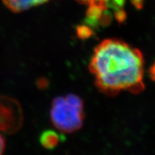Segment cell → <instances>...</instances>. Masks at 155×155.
<instances>
[{
  "instance_id": "1",
  "label": "cell",
  "mask_w": 155,
  "mask_h": 155,
  "mask_svg": "<svg viewBox=\"0 0 155 155\" xmlns=\"http://www.w3.org/2000/svg\"><path fill=\"white\" fill-rule=\"evenodd\" d=\"M144 66L140 50L119 39L109 38L94 48L89 70L98 90L114 96L123 91L134 94L144 91Z\"/></svg>"
},
{
  "instance_id": "2",
  "label": "cell",
  "mask_w": 155,
  "mask_h": 155,
  "mask_svg": "<svg viewBox=\"0 0 155 155\" xmlns=\"http://www.w3.org/2000/svg\"><path fill=\"white\" fill-rule=\"evenodd\" d=\"M51 121L61 133H73L83 127L84 104L80 96L69 94L54 98L50 108Z\"/></svg>"
},
{
  "instance_id": "3",
  "label": "cell",
  "mask_w": 155,
  "mask_h": 155,
  "mask_svg": "<svg viewBox=\"0 0 155 155\" xmlns=\"http://www.w3.org/2000/svg\"><path fill=\"white\" fill-rule=\"evenodd\" d=\"M23 122V114L16 100L0 96V131L7 134L17 132Z\"/></svg>"
},
{
  "instance_id": "4",
  "label": "cell",
  "mask_w": 155,
  "mask_h": 155,
  "mask_svg": "<svg viewBox=\"0 0 155 155\" xmlns=\"http://www.w3.org/2000/svg\"><path fill=\"white\" fill-rule=\"evenodd\" d=\"M48 0H2L7 8L13 12H21L36 6L46 3Z\"/></svg>"
},
{
  "instance_id": "5",
  "label": "cell",
  "mask_w": 155,
  "mask_h": 155,
  "mask_svg": "<svg viewBox=\"0 0 155 155\" xmlns=\"http://www.w3.org/2000/svg\"><path fill=\"white\" fill-rule=\"evenodd\" d=\"M62 135L52 129L42 131L40 136V143L46 150H53L62 140Z\"/></svg>"
},
{
  "instance_id": "6",
  "label": "cell",
  "mask_w": 155,
  "mask_h": 155,
  "mask_svg": "<svg viewBox=\"0 0 155 155\" xmlns=\"http://www.w3.org/2000/svg\"><path fill=\"white\" fill-rule=\"evenodd\" d=\"M75 33L78 38L82 40L89 39L94 35V29L88 25H79L75 28Z\"/></svg>"
},
{
  "instance_id": "7",
  "label": "cell",
  "mask_w": 155,
  "mask_h": 155,
  "mask_svg": "<svg viewBox=\"0 0 155 155\" xmlns=\"http://www.w3.org/2000/svg\"><path fill=\"white\" fill-rule=\"evenodd\" d=\"M112 20V16L111 13L107 11V9L103 12L101 17H100L99 20H98V23L100 25L103 27H106L109 25L110 23L111 22Z\"/></svg>"
},
{
  "instance_id": "8",
  "label": "cell",
  "mask_w": 155,
  "mask_h": 155,
  "mask_svg": "<svg viewBox=\"0 0 155 155\" xmlns=\"http://www.w3.org/2000/svg\"><path fill=\"white\" fill-rule=\"evenodd\" d=\"M124 4L125 0H108L107 2L108 8V7H111V8L114 9V10L122 9Z\"/></svg>"
},
{
  "instance_id": "9",
  "label": "cell",
  "mask_w": 155,
  "mask_h": 155,
  "mask_svg": "<svg viewBox=\"0 0 155 155\" xmlns=\"http://www.w3.org/2000/svg\"><path fill=\"white\" fill-rule=\"evenodd\" d=\"M114 16L119 23L124 22L127 19V13L123 9H119L114 10Z\"/></svg>"
},
{
  "instance_id": "10",
  "label": "cell",
  "mask_w": 155,
  "mask_h": 155,
  "mask_svg": "<svg viewBox=\"0 0 155 155\" xmlns=\"http://www.w3.org/2000/svg\"><path fill=\"white\" fill-rule=\"evenodd\" d=\"M38 86L41 89L46 88L48 86V81L46 78H40L38 81Z\"/></svg>"
},
{
  "instance_id": "11",
  "label": "cell",
  "mask_w": 155,
  "mask_h": 155,
  "mask_svg": "<svg viewBox=\"0 0 155 155\" xmlns=\"http://www.w3.org/2000/svg\"><path fill=\"white\" fill-rule=\"evenodd\" d=\"M131 3L136 8L140 9L144 5V0H131Z\"/></svg>"
},
{
  "instance_id": "12",
  "label": "cell",
  "mask_w": 155,
  "mask_h": 155,
  "mask_svg": "<svg viewBox=\"0 0 155 155\" xmlns=\"http://www.w3.org/2000/svg\"><path fill=\"white\" fill-rule=\"evenodd\" d=\"M149 74H150V78L152 79L153 81H155V61L153 63V64L151 65L149 70Z\"/></svg>"
},
{
  "instance_id": "13",
  "label": "cell",
  "mask_w": 155,
  "mask_h": 155,
  "mask_svg": "<svg viewBox=\"0 0 155 155\" xmlns=\"http://www.w3.org/2000/svg\"><path fill=\"white\" fill-rule=\"evenodd\" d=\"M5 149V141L4 137L0 134V155H2Z\"/></svg>"
},
{
  "instance_id": "14",
  "label": "cell",
  "mask_w": 155,
  "mask_h": 155,
  "mask_svg": "<svg viewBox=\"0 0 155 155\" xmlns=\"http://www.w3.org/2000/svg\"><path fill=\"white\" fill-rule=\"evenodd\" d=\"M77 2H78L79 3L83 4V5H89L90 4H91L93 2H98V1H101V0H76ZM102 1H105L107 2L108 0H102Z\"/></svg>"
}]
</instances>
